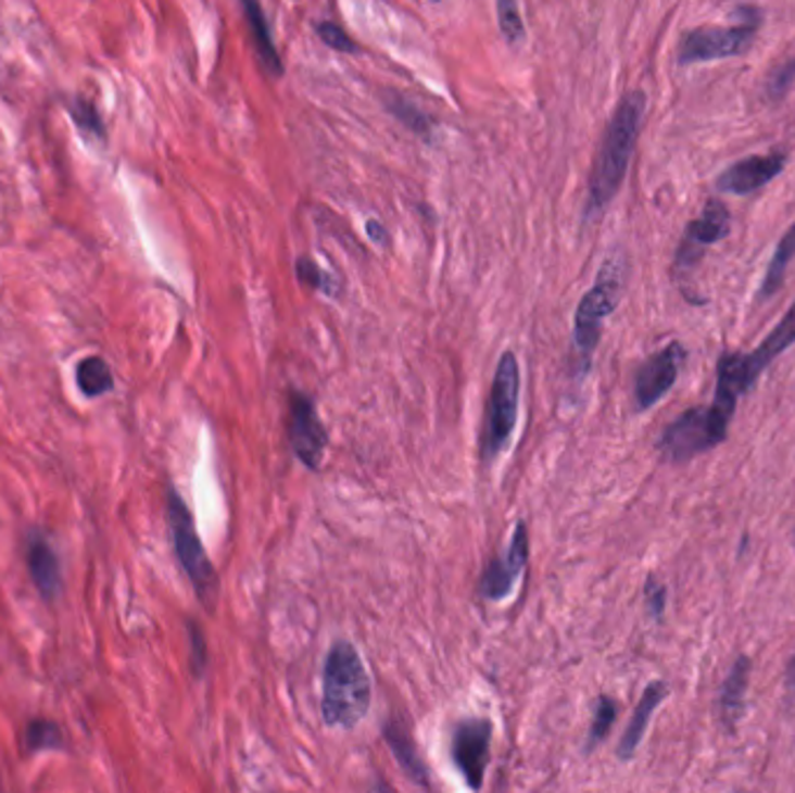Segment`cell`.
Here are the masks:
<instances>
[{"instance_id":"obj_24","label":"cell","mask_w":795,"mask_h":793,"mask_svg":"<svg viewBox=\"0 0 795 793\" xmlns=\"http://www.w3.org/2000/svg\"><path fill=\"white\" fill-rule=\"evenodd\" d=\"M795 81V56L782 61L766 79V96L770 101H780L786 96V91L793 87Z\"/></svg>"},{"instance_id":"obj_5","label":"cell","mask_w":795,"mask_h":793,"mask_svg":"<svg viewBox=\"0 0 795 793\" xmlns=\"http://www.w3.org/2000/svg\"><path fill=\"white\" fill-rule=\"evenodd\" d=\"M519 389H521V375H519V361L512 352H505L499 361V368H495L493 387L487 405V421H484V436H482V458L493 461L499 456L505 444L512 438L517 424V412H519Z\"/></svg>"},{"instance_id":"obj_30","label":"cell","mask_w":795,"mask_h":793,"mask_svg":"<svg viewBox=\"0 0 795 793\" xmlns=\"http://www.w3.org/2000/svg\"><path fill=\"white\" fill-rule=\"evenodd\" d=\"M30 742L36 747H54L59 742V735H56V726L54 723H47V721H38L30 726V733H28Z\"/></svg>"},{"instance_id":"obj_13","label":"cell","mask_w":795,"mask_h":793,"mask_svg":"<svg viewBox=\"0 0 795 793\" xmlns=\"http://www.w3.org/2000/svg\"><path fill=\"white\" fill-rule=\"evenodd\" d=\"M786 165L784 152H768V154H752L744 156L735 163L728 165V168L717 177V189L723 193L733 196H747L766 185L780 175Z\"/></svg>"},{"instance_id":"obj_1","label":"cell","mask_w":795,"mask_h":793,"mask_svg":"<svg viewBox=\"0 0 795 793\" xmlns=\"http://www.w3.org/2000/svg\"><path fill=\"white\" fill-rule=\"evenodd\" d=\"M791 344H795V303L788 307L784 319L777 324L766 340L752 352H721L717 361V387L715 399H711L709 417L719 426V431L728 436L740 399L747 395L758 377L770 366L774 358H780Z\"/></svg>"},{"instance_id":"obj_25","label":"cell","mask_w":795,"mask_h":793,"mask_svg":"<svg viewBox=\"0 0 795 793\" xmlns=\"http://www.w3.org/2000/svg\"><path fill=\"white\" fill-rule=\"evenodd\" d=\"M499 24H501L503 36L509 45H517V42L523 40L526 28H523L517 3H512V0H501V3H499Z\"/></svg>"},{"instance_id":"obj_15","label":"cell","mask_w":795,"mask_h":793,"mask_svg":"<svg viewBox=\"0 0 795 793\" xmlns=\"http://www.w3.org/2000/svg\"><path fill=\"white\" fill-rule=\"evenodd\" d=\"M749 672H752L749 658L742 656L735 660L733 670L728 672V677L723 680V687L719 693V713H721V721L728 726V729H735V723L744 715V696H747V689H749Z\"/></svg>"},{"instance_id":"obj_16","label":"cell","mask_w":795,"mask_h":793,"mask_svg":"<svg viewBox=\"0 0 795 793\" xmlns=\"http://www.w3.org/2000/svg\"><path fill=\"white\" fill-rule=\"evenodd\" d=\"M666 696H668V687L662 682H654V684L647 687V691H644V696L640 698V705L635 707V715H633L631 723H628L626 735L621 738L619 758H623V761L635 754L638 745L644 738V731H647L654 709L662 703V698H666Z\"/></svg>"},{"instance_id":"obj_12","label":"cell","mask_w":795,"mask_h":793,"mask_svg":"<svg viewBox=\"0 0 795 793\" xmlns=\"http://www.w3.org/2000/svg\"><path fill=\"white\" fill-rule=\"evenodd\" d=\"M493 726L487 719H468L460 721L454 729L452 738V756L458 770L463 772L470 789H479L484 782V772L489 766V747H491Z\"/></svg>"},{"instance_id":"obj_23","label":"cell","mask_w":795,"mask_h":793,"mask_svg":"<svg viewBox=\"0 0 795 793\" xmlns=\"http://www.w3.org/2000/svg\"><path fill=\"white\" fill-rule=\"evenodd\" d=\"M617 713H619V707L609 696H603L598 701V705H595V715H593L586 750H593L595 745H598V742H603L607 738L611 723H615V719H617Z\"/></svg>"},{"instance_id":"obj_31","label":"cell","mask_w":795,"mask_h":793,"mask_svg":"<svg viewBox=\"0 0 795 793\" xmlns=\"http://www.w3.org/2000/svg\"><path fill=\"white\" fill-rule=\"evenodd\" d=\"M73 114H77V117H81V114H85V122H81V126H85V128H91L93 130V134H103V124L101 122H98V117H96V112H93V108L91 105H75L73 108Z\"/></svg>"},{"instance_id":"obj_17","label":"cell","mask_w":795,"mask_h":793,"mask_svg":"<svg viewBox=\"0 0 795 793\" xmlns=\"http://www.w3.org/2000/svg\"><path fill=\"white\" fill-rule=\"evenodd\" d=\"M242 10H244V16H247V24H250V30L254 36V45H256V52L265 65V71H268L273 77H279L281 73H285V65H281V59L277 54V47L273 42V36H270V26H268V20H265V14L261 10L258 3H250V0H244L242 3Z\"/></svg>"},{"instance_id":"obj_29","label":"cell","mask_w":795,"mask_h":793,"mask_svg":"<svg viewBox=\"0 0 795 793\" xmlns=\"http://www.w3.org/2000/svg\"><path fill=\"white\" fill-rule=\"evenodd\" d=\"M189 638H191V658H193V668L195 672L201 675L205 670V664H207V647H205V638L201 633V629L198 626L189 624Z\"/></svg>"},{"instance_id":"obj_21","label":"cell","mask_w":795,"mask_h":793,"mask_svg":"<svg viewBox=\"0 0 795 793\" xmlns=\"http://www.w3.org/2000/svg\"><path fill=\"white\" fill-rule=\"evenodd\" d=\"M75 382L81 393L89 395V399H96V395H103V393L112 391L114 377H112L110 366L101 356H91V358L81 361L77 366Z\"/></svg>"},{"instance_id":"obj_2","label":"cell","mask_w":795,"mask_h":793,"mask_svg":"<svg viewBox=\"0 0 795 793\" xmlns=\"http://www.w3.org/2000/svg\"><path fill=\"white\" fill-rule=\"evenodd\" d=\"M644 110H647L644 91H628L611 114L589 177L586 217L601 214L611 203V198L619 193L638 144Z\"/></svg>"},{"instance_id":"obj_34","label":"cell","mask_w":795,"mask_h":793,"mask_svg":"<svg viewBox=\"0 0 795 793\" xmlns=\"http://www.w3.org/2000/svg\"><path fill=\"white\" fill-rule=\"evenodd\" d=\"M370 793H393V789L389 784H384V782H373Z\"/></svg>"},{"instance_id":"obj_10","label":"cell","mask_w":795,"mask_h":793,"mask_svg":"<svg viewBox=\"0 0 795 793\" xmlns=\"http://www.w3.org/2000/svg\"><path fill=\"white\" fill-rule=\"evenodd\" d=\"M728 234H731V212L717 198H711L698 217L686 226L674 254V268L684 273L695 268L709 247L728 238Z\"/></svg>"},{"instance_id":"obj_3","label":"cell","mask_w":795,"mask_h":793,"mask_svg":"<svg viewBox=\"0 0 795 793\" xmlns=\"http://www.w3.org/2000/svg\"><path fill=\"white\" fill-rule=\"evenodd\" d=\"M370 696V677L354 644L336 642L324 666V721L338 729H354L368 715Z\"/></svg>"},{"instance_id":"obj_9","label":"cell","mask_w":795,"mask_h":793,"mask_svg":"<svg viewBox=\"0 0 795 793\" xmlns=\"http://www.w3.org/2000/svg\"><path fill=\"white\" fill-rule=\"evenodd\" d=\"M287 438L295 456L303 461L310 470H319L328 436L326 428L319 421L317 410L310 395L301 391L289 393V417H287Z\"/></svg>"},{"instance_id":"obj_8","label":"cell","mask_w":795,"mask_h":793,"mask_svg":"<svg viewBox=\"0 0 795 793\" xmlns=\"http://www.w3.org/2000/svg\"><path fill=\"white\" fill-rule=\"evenodd\" d=\"M725 438L728 436L711 421L707 407H691L662 431L658 452L670 464H686V461L719 448Z\"/></svg>"},{"instance_id":"obj_18","label":"cell","mask_w":795,"mask_h":793,"mask_svg":"<svg viewBox=\"0 0 795 793\" xmlns=\"http://www.w3.org/2000/svg\"><path fill=\"white\" fill-rule=\"evenodd\" d=\"M28 568L42 596H54L59 587V561L49 542L40 536L28 542Z\"/></svg>"},{"instance_id":"obj_20","label":"cell","mask_w":795,"mask_h":793,"mask_svg":"<svg viewBox=\"0 0 795 793\" xmlns=\"http://www.w3.org/2000/svg\"><path fill=\"white\" fill-rule=\"evenodd\" d=\"M384 735H387L389 747L395 756V761L407 770V775L412 780L426 784V766L419 758V752H417V747H414L409 733L405 731V726L401 721H391L384 729Z\"/></svg>"},{"instance_id":"obj_14","label":"cell","mask_w":795,"mask_h":793,"mask_svg":"<svg viewBox=\"0 0 795 793\" xmlns=\"http://www.w3.org/2000/svg\"><path fill=\"white\" fill-rule=\"evenodd\" d=\"M526 561H528V531L523 524H519L515 536H512L507 554L493 558L489 564L482 577V596L491 601L505 599L512 584H515V580L521 575Z\"/></svg>"},{"instance_id":"obj_27","label":"cell","mask_w":795,"mask_h":793,"mask_svg":"<svg viewBox=\"0 0 795 793\" xmlns=\"http://www.w3.org/2000/svg\"><path fill=\"white\" fill-rule=\"evenodd\" d=\"M295 273H298V279H301L303 285H307L310 289H319V291H326V293H333V282H330V277L314 263L312 259H298L295 263Z\"/></svg>"},{"instance_id":"obj_32","label":"cell","mask_w":795,"mask_h":793,"mask_svg":"<svg viewBox=\"0 0 795 793\" xmlns=\"http://www.w3.org/2000/svg\"><path fill=\"white\" fill-rule=\"evenodd\" d=\"M366 230H368V236L377 242V244H387L389 242V234H387V230H384V226L382 224H377V222H368V226H366Z\"/></svg>"},{"instance_id":"obj_33","label":"cell","mask_w":795,"mask_h":793,"mask_svg":"<svg viewBox=\"0 0 795 793\" xmlns=\"http://www.w3.org/2000/svg\"><path fill=\"white\" fill-rule=\"evenodd\" d=\"M786 687L788 691H795V654L791 656V664L786 668Z\"/></svg>"},{"instance_id":"obj_11","label":"cell","mask_w":795,"mask_h":793,"mask_svg":"<svg viewBox=\"0 0 795 793\" xmlns=\"http://www.w3.org/2000/svg\"><path fill=\"white\" fill-rule=\"evenodd\" d=\"M684 361H686L684 344L674 340V342H668L660 352H656L654 356H649L642 363L635 375V385H633L635 407L640 412L654 407L662 395L674 387Z\"/></svg>"},{"instance_id":"obj_26","label":"cell","mask_w":795,"mask_h":793,"mask_svg":"<svg viewBox=\"0 0 795 793\" xmlns=\"http://www.w3.org/2000/svg\"><path fill=\"white\" fill-rule=\"evenodd\" d=\"M317 33L324 45H328L330 49H336V52H344V54H356L358 52V45L350 38V33H346L340 24L336 22H324V24H317Z\"/></svg>"},{"instance_id":"obj_7","label":"cell","mask_w":795,"mask_h":793,"mask_svg":"<svg viewBox=\"0 0 795 793\" xmlns=\"http://www.w3.org/2000/svg\"><path fill=\"white\" fill-rule=\"evenodd\" d=\"M168 526L173 533L175 554L179 558L181 568H185L187 577L191 580L198 599H201L207 607H212L214 599H217V572H214L210 558L205 554V547L201 538H198L195 524L187 503L181 501V495L171 489L168 491Z\"/></svg>"},{"instance_id":"obj_6","label":"cell","mask_w":795,"mask_h":793,"mask_svg":"<svg viewBox=\"0 0 795 793\" xmlns=\"http://www.w3.org/2000/svg\"><path fill=\"white\" fill-rule=\"evenodd\" d=\"M626 263L621 259H607L591 291L579 301L575 312V344L582 356L591 358V352L601 342L605 319L617 310L623 291Z\"/></svg>"},{"instance_id":"obj_19","label":"cell","mask_w":795,"mask_h":793,"mask_svg":"<svg viewBox=\"0 0 795 793\" xmlns=\"http://www.w3.org/2000/svg\"><path fill=\"white\" fill-rule=\"evenodd\" d=\"M793 259H795V224L786 230V234L782 236V240L777 242V247H774V254L768 263L764 285H760V289H758V301H768V299H772L777 291H780V287L784 282L786 268H788V263Z\"/></svg>"},{"instance_id":"obj_4","label":"cell","mask_w":795,"mask_h":793,"mask_svg":"<svg viewBox=\"0 0 795 793\" xmlns=\"http://www.w3.org/2000/svg\"><path fill=\"white\" fill-rule=\"evenodd\" d=\"M740 20L728 26H698L686 30L677 47L679 65L709 63L747 52L760 26V10L742 5L735 10Z\"/></svg>"},{"instance_id":"obj_22","label":"cell","mask_w":795,"mask_h":793,"mask_svg":"<svg viewBox=\"0 0 795 793\" xmlns=\"http://www.w3.org/2000/svg\"><path fill=\"white\" fill-rule=\"evenodd\" d=\"M389 110L393 112L395 119H401L409 130H414V134H419L424 138L430 136V119L417 105L405 101V98H401V96L389 98Z\"/></svg>"},{"instance_id":"obj_28","label":"cell","mask_w":795,"mask_h":793,"mask_svg":"<svg viewBox=\"0 0 795 793\" xmlns=\"http://www.w3.org/2000/svg\"><path fill=\"white\" fill-rule=\"evenodd\" d=\"M644 599H647V607H649L652 617L660 619L662 609H666V587H662L660 582H656L654 577H649L647 589H644Z\"/></svg>"}]
</instances>
